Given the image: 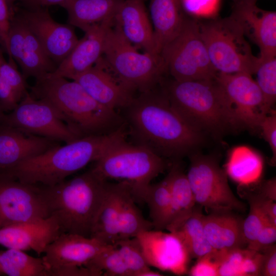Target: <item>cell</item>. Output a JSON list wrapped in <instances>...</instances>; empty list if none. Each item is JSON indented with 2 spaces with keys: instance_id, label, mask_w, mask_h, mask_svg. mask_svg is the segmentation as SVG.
Segmentation results:
<instances>
[{
  "instance_id": "cell-2",
  "label": "cell",
  "mask_w": 276,
  "mask_h": 276,
  "mask_svg": "<svg viewBox=\"0 0 276 276\" xmlns=\"http://www.w3.org/2000/svg\"><path fill=\"white\" fill-rule=\"evenodd\" d=\"M125 125L110 133L79 138L58 145L29 158L7 175L30 184L52 186L96 162L107 151L126 139Z\"/></svg>"
},
{
  "instance_id": "cell-41",
  "label": "cell",
  "mask_w": 276,
  "mask_h": 276,
  "mask_svg": "<svg viewBox=\"0 0 276 276\" xmlns=\"http://www.w3.org/2000/svg\"><path fill=\"white\" fill-rule=\"evenodd\" d=\"M259 129L270 146L272 156L270 163L275 166L276 163V112L273 109L265 114L259 123Z\"/></svg>"
},
{
  "instance_id": "cell-19",
  "label": "cell",
  "mask_w": 276,
  "mask_h": 276,
  "mask_svg": "<svg viewBox=\"0 0 276 276\" xmlns=\"http://www.w3.org/2000/svg\"><path fill=\"white\" fill-rule=\"evenodd\" d=\"M113 18L91 26L69 55L50 75L73 80L91 68L102 57L107 34Z\"/></svg>"
},
{
  "instance_id": "cell-40",
  "label": "cell",
  "mask_w": 276,
  "mask_h": 276,
  "mask_svg": "<svg viewBox=\"0 0 276 276\" xmlns=\"http://www.w3.org/2000/svg\"><path fill=\"white\" fill-rule=\"evenodd\" d=\"M189 270L191 276H219L220 251L214 250L198 259Z\"/></svg>"
},
{
  "instance_id": "cell-24",
  "label": "cell",
  "mask_w": 276,
  "mask_h": 276,
  "mask_svg": "<svg viewBox=\"0 0 276 276\" xmlns=\"http://www.w3.org/2000/svg\"><path fill=\"white\" fill-rule=\"evenodd\" d=\"M234 213L211 212L203 215L204 233L213 249L227 251L247 247L243 228L244 220Z\"/></svg>"
},
{
  "instance_id": "cell-54",
  "label": "cell",
  "mask_w": 276,
  "mask_h": 276,
  "mask_svg": "<svg viewBox=\"0 0 276 276\" xmlns=\"http://www.w3.org/2000/svg\"><path fill=\"white\" fill-rule=\"evenodd\" d=\"M0 43H1V40H0Z\"/></svg>"
},
{
  "instance_id": "cell-47",
  "label": "cell",
  "mask_w": 276,
  "mask_h": 276,
  "mask_svg": "<svg viewBox=\"0 0 276 276\" xmlns=\"http://www.w3.org/2000/svg\"><path fill=\"white\" fill-rule=\"evenodd\" d=\"M260 204V206L264 214L270 222L276 225V203L275 201L265 198L258 194H256Z\"/></svg>"
},
{
  "instance_id": "cell-25",
  "label": "cell",
  "mask_w": 276,
  "mask_h": 276,
  "mask_svg": "<svg viewBox=\"0 0 276 276\" xmlns=\"http://www.w3.org/2000/svg\"><path fill=\"white\" fill-rule=\"evenodd\" d=\"M166 177L171 192V209L166 229L173 233L190 217L197 204L179 160L174 161Z\"/></svg>"
},
{
  "instance_id": "cell-46",
  "label": "cell",
  "mask_w": 276,
  "mask_h": 276,
  "mask_svg": "<svg viewBox=\"0 0 276 276\" xmlns=\"http://www.w3.org/2000/svg\"><path fill=\"white\" fill-rule=\"evenodd\" d=\"M19 101L11 88L0 75V105L4 111H11Z\"/></svg>"
},
{
  "instance_id": "cell-32",
  "label": "cell",
  "mask_w": 276,
  "mask_h": 276,
  "mask_svg": "<svg viewBox=\"0 0 276 276\" xmlns=\"http://www.w3.org/2000/svg\"><path fill=\"white\" fill-rule=\"evenodd\" d=\"M135 200L131 187L126 182L119 212L118 241L134 238L142 232L153 229L152 224L143 217Z\"/></svg>"
},
{
  "instance_id": "cell-26",
  "label": "cell",
  "mask_w": 276,
  "mask_h": 276,
  "mask_svg": "<svg viewBox=\"0 0 276 276\" xmlns=\"http://www.w3.org/2000/svg\"><path fill=\"white\" fill-rule=\"evenodd\" d=\"M126 181L107 182L104 199L96 217L90 237L112 245L118 239V224L122 195Z\"/></svg>"
},
{
  "instance_id": "cell-12",
  "label": "cell",
  "mask_w": 276,
  "mask_h": 276,
  "mask_svg": "<svg viewBox=\"0 0 276 276\" xmlns=\"http://www.w3.org/2000/svg\"><path fill=\"white\" fill-rule=\"evenodd\" d=\"M107 245L90 237L63 233L48 245L42 258L49 276L94 275L85 266Z\"/></svg>"
},
{
  "instance_id": "cell-48",
  "label": "cell",
  "mask_w": 276,
  "mask_h": 276,
  "mask_svg": "<svg viewBox=\"0 0 276 276\" xmlns=\"http://www.w3.org/2000/svg\"><path fill=\"white\" fill-rule=\"evenodd\" d=\"M259 195L274 201H276V179L273 177L263 182Z\"/></svg>"
},
{
  "instance_id": "cell-14",
  "label": "cell",
  "mask_w": 276,
  "mask_h": 276,
  "mask_svg": "<svg viewBox=\"0 0 276 276\" xmlns=\"http://www.w3.org/2000/svg\"><path fill=\"white\" fill-rule=\"evenodd\" d=\"M216 80L223 89L241 126L259 128L266 114L262 93L251 75L246 73H218Z\"/></svg>"
},
{
  "instance_id": "cell-35",
  "label": "cell",
  "mask_w": 276,
  "mask_h": 276,
  "mask_svg": "<svg viewBox=\"0 0 276 276\" xmlns=\"http://www.w3.org/2000/svg\"><path fill=\"white\" fill-rule=\"evenodd\" d=\"M85 267L94 275L131 276L114 244L107 245Z\"/></svg>"
},
{
  "instance_id": "cell-21",
  "label": "cell",
  "mask_w": 276,
  "mask_h": 276,
  "mask_svg": "<svg viewBox=\"0 0 276 276\" xmlns=\"http://www.w3.org/2000/svg\"><path fill=\"white\" fill-rule=\"evenodd\" d=\"M62 233L52 216L0 228V244L8 248L43 254L48 245Z\"/></svg>"
},
{
  "instance_id": "cell-8",
  "label": "cell",
  "mask_w": 276,
  "mask_h": 276,
  "mask_svg": "<svg viewBox=\"0 0 276 276\" xmlns=\"http://www.w3.org/2000/svg\"><path fill=\"white\" fill-rule=\"evenodd\" d=\"M166 167L162 156L144 146L125 140L107 151L92 169L105 180L128 182L134 195L150 184Z\"/></svg>"
},
{
  "instance_id": "cell-28",
  "label": "cell",
  "mask_w": 276,
  "mask_h": 276,
  "mask_svg": "<svg viewBox=\"0 0 276 276\" xmlns=\"http://www.w3.org/2000/svg\"><path fill=\"white\" fill-rule=\"evenodd\" d=\"M121 0H67L61 6L68 14V24L84 32L113 18Z\"/></svg>"
},
{
  "instance_id": "cell-6",
  "label": "cell",
  "mask_w": 276,
  "mask_h": 276,
  "mask_svg": "<svg viewBox=\"0 0 276 276\" xmlns=\"http://www.w3.org/2000/svg\"><path fill=\"white\" fill-rule=\"evenodd\" d=\"M103 55L106 67L133 93L136 90L142 93L152 90L167 72L160 54L140 52L113 24L107 34Z\"/></svg>"
},
{
  "instance_id": "cell-13",
  "label": "cell",
  "mask_w": 276,
  "mask_h": 276,
  "mask_svg": "<svg viewBox=\"0 0 276 276\" xmlns=\"http://www.w3.org/2000/svg\"><path fill=\"white\" fill-rule=\"evenodd\" d=\"M50 216L42 185L0 175V228Z\"/></svg>"
},
{
  "instance_id": "cell-4",
  "label": "cell",
  "mask_w": 276,
  "mask_h": 276,
  "mask_svg": "<svg viewBox=\"0 0 276 276\" xmlns=\"http://www.w3.org/2000/svg\"><path fill=\"white\" fill-rule=\"evenodd\" d=\"M173 107L193 127L220 137L241 125L216 78L171 81L163 89Z\"/></svg>"
},
{
  "instance_id": "cell-43",
  "label": "cell",
  "mask_w": 276,
  "mask_h": 276,
  "mask_svg": "<svg viewBox=\"0 0 276 276\" xmlns=\"http://www.w3.org/2000/svg\"><path fill=\"white\" fill-rule=\"evenodd\" d=\"M276 241V225L268 223L258 233L255 241L247 247L260 251L265 247L274 244Z\"/></svg>"
},
{
  "instance_id": "cell-22",
  "label": "cell",
  "mask_w": 276,
  "mask_h": 276,
  "mask_svg": "<svg viewBox=\"0 0 276 276\" xmlns=\"http://www.w3.org/2000/svg\"><path fill=\"white\" fill-rule=\"evenodd\" d=\"M55 142L0 124V175L57 145Z\"/></svg>"
},
{
  "instance_id": "cell-45",
  "label": "cell",
  "mask_w": 276,
  "mask_h": 276,
  "mask_svg": "<svg viewBox=\"0 0 276 276\" xmlns=\"http://www.w3.org/2000/svg\"><path fill=\"white\" fill-rule=\"evenodd\" d=\"M11 20L7 0H0V40L7 53L8 37Z\"/></svg>"
},
{
  "instance_id": "cell-3",
  "label": "cell",
  "mask_w": 276,
  "mask_h": 276,
  "mask_svg": "<svg viewBox=\"0 0 276 276\" xmlns=\"http://www.w3.org/2000/svg\"><path fill=\"white\" fill-rule=\"evenodd\" d=\"M31 95L50 103L80 137L107 134L125 124L116 110L98 103L74 80L48 74L36 79Z\"/></svg>"
},
{
  "instance_id": "cell-34",
  "label": "cell",
  "mask_w": 276,
  "mask_h": 276,
  "mask_svg": "<svg viewBox=\"0 0 276 276\" xmlns=\"http://www.w3.org/2000/svg\"><path fill=\"white\" fill-rule=\"evenodd\" d=\"M0 267L3 274L9 276H49L42 258L16 249L0 251Z\"/></svg>"
},
{
  "instance_id": "cell-1",
  "label": "cell",
  "mask_w": 276,
  "mask_h": 276,
  "mask_svg": "<svg viewBox=\"0 0 276 276\" xmlns=\"http://www.w3.org/2000/svg\"><path fill=\"white\" fill-rule=\"evenodd\" d=\"M125 108L135 144L162 157L178 160L195 152L205 142V134L173 107L163 90L142 93Z\"/></svg>"
},
{
  "instance_id": "cell-37",
  "label": "cell",
  "mask_w": 276,
  "mask_h": 276,
  "mask_svg": "<svg viewBox=\"0 0 276 276\" xmlns=\"http://www.w3.org/2000/svg\"><path fill=\"white\" fill-rule=\"evenodd\" d=\"M131 276H141L150 269L136 237L120 240L114 244Z\"/></svg>"
},
{
  "instance_id": "cell-49",
  "label": "cell",
  "mask_w": 276,
  "mask_h": 276,
  "mask_svg": "<svg viewBox=\"0 0 276 276\" xmlns=\"http://www.w3.org/2000/svg\"><path fill=\"white\" fill-rule=\"evenodd\" d=\"M67 0H33V2L39 7H47L58 5L60 6Z\"/></svg>"
},
{
  "instance_id": "cell-16",
  "label": "cell",
  "mask_w": 276,
  "mask_h": 276,
  "mask_svg": "<svg viewBox=\"0 0 276 276\" xmlns=\"http://www.w3.org/2000/svg\"><path fill=\"white\" fill-rule=\"evenodd\" d=\"M8 55L11 63L15 60L26 78L36 79L51 73L57 65L45 54L39 41L23 20H11L8 37Z\"/></svg>"
},
{
  "instance_id": "cell-52",
  "label": "cell",
  "mask_w": 276,
  "mask_h": 276,
  "mask_svg": "<svg viewBox=\"0 0 276 276\" xmlns=\"http://www.w3.org/2000/svg\"><path fill=\"white\" fill-rule=\"evenodd\" d=\"M8 2H13V1H16V0H7Z\"/></svg>"
},
{
  "instance_id": "cell-17",
  "label": "cell",
  "mask_w": 276,
  "mask_h": 276,
  "mask_svg": "<svg viewBox=\"0 0 276 276\" xmlns=\"http://www.w3.org/2000/svg\"><path fill=\"white\" fill-rule=\"evenodd\" d=\"M136 238L150 267L177 275L187 272L191 257L175 233L151 229L140 233Z\"/></svg>"
},
{
  "instance_id": "cell-11",
  "label": "cell",
  "mask_w": 276,
  "mask_h": 276,
  "mask_svg": "<svg viewBox=\"0 0 276 276\" xmlns=\"http://www.w3.org/2000/svg\"><path fill=\"white\" fill-rule=\"evenodd\" d=\"M0 124L55 141L72 142L80 138L48 101L28 93Z\"/></svg>"
},
{
  "instance_id": "cell-7",
  "label": "cell",
  "mask_w": 276,
  "mask_h": 276,
  "mask_svg": "<svg viewBox=\"0 0 276 276\" xmlns=\"http://www.w3.org/2000/svg\"><path fill=\"white\" fill-rule=\"evenodd\" d=\"M200 35L218 73L255 74L260 59L255 56L240 25L231 16L199 21Z\"/></svg>"
},
{
  "instance_id": "cell-44",
  "label": "cell",
  "mask_w": 276,
  "mask_h": 276,
  "mask_svg": "<svg viewBox=\"0 0 276 276\" xmlns=\"http://www.w3.org/2000/svg\"><path fill=\"white\" fill-rule=\"evenodd\" d=\"M259 252L262 255L260 275H276V246L273 244Z\"/></svg>"
},
{
  "instance_id": "cell-31",
  "label": "cell",
  "mask_w": 276,
  "mask_h": 276,
  "mask_svg": "<svg viewBox=\"0 0 276 276\" xmlns=\"http://www.w3.org/2000/svg\"><path fill=\"white\" fill-rule=\"evenodd\" d=\"M261 257L247 247L220 251L219 276L260 275Z\"/></svg>"
},
{
  "instance_id": "cell-5",
  "label": "cell",
  "mask_w": 276,
  "mask_h": 276,
  "mask_svg": "<svg viewBox=\"0 0 276 276\" xmlns=\"http://www.w3.org/2000/svg\"><path fill=\"white\" fill-rule=\"evenodd\" d=\"M93 169L52 186H42L50 215L62 232L90 237L107 187Z\"/></svg>"
},
{
  "instance_id": "cell-10",
  "label": "cell",
  "mask_w": 276,
  "mask_h": 276,
  "mask_svg": "<svg viewBox=\"0 0 276 276\" xmlns=\"http://www.w3.org/2000/svg\"><path fill=\"white\" fill-rule=\"evenodd\" d=\"M189 156L190 165L186 175L197 204L211 212L245 210L244 203L232 192L227 173L215 157L197 151Z\"/></svg>"
},
{
  "instance_id": "cell-20",
  "label": "cell",
  "mask_w": 276,
  "mask_h": 276,
  "mask_svg": "<svg viewBox=\"0 0 276 276\" xmlns=\"http://www.w3.org/2000/svg\"><path fill=\"white\" fill-rule=\"evenodd\" d=\"M113 26L136 49L160 54L143 0H121L113 17Z\"/></svg>"
},
{
  "instance_id": "cell-51",
  "label": "cell",
  "mask_w": 276,
  "mask_h": 276,
  "mask_svg": "<svg viewBox=\"0 0 276 276\" xmlns=\"http://www.w3.org/2000/svg\"><path fill=\"white\" fill-rule=\"evenodd\" d=\"M5 113H4V111L3 110L1 105H0V123L2 121V118L3 117V116Z\"/></svg>"
},
{
  "instance_id": "cell-9",
  "label": "cell",
  "mask_w": 276,
  "mask_h": 276,
  "mask_svg": "<svg viewBox=\"0 0 276 276\" xmlns=\"http://www.w3.org/2000/svg\"><path fill=\"white\" fill-rule=\"evenodd\" d=\"M160 54L167 71L177 81L212 80L218 73L201 37L199 21L193 17L185 16L179 31Z\"/></svg>"
},
{
  "instance_id": "cell-36",
  "label": "cell",
  "mask_w": 276,
  "mask_h": 276,
  "mask_svg": "<svg viewBox=\"0 0 276 276\" xmlns=\"http://www.w3.org/2000/svg\"><path fill=\"white\" fill-rule=\"evenodd\" d=\"M254 74L263 96L265 112L268 113L276 101V57L260 59Z\"/></svg>"
},
{
  "instance_id": "cell-27",
  "label": "cell",
  "mask_w": 276,
  "mask_h": 276,
  "mask_svg": "<svg viewBox=\"0 0 276 276\" xmlns=\"http://www.w3.org/2000/svg\"><path fill=\"white\" fill-rule=\"evenodd\" d=\"M149 11L156 45L160 53L179 31L186 15L180 0H151Z\"/></svg>"
},
{
  "instance_id": "cell-39",
  "label": "cell",
  "mask_w": 276,
  "mask_h": 276,
  "mask_svg": "<svg viewBox=\"0 0 276 276\" xmlns=\"http://www.w3.org/2000/svg\"><path fill=\"white\" fill-rule=\"evenodd\" d=\"M0 75L11 88L19 102L28 93L26 78L15 65L7 62L0 51Z\"/></svg>"
},
{
  "instance_id": "cell-18",
  "label": "cell",
  "mask_w": 276,
  "mask_h": 276,
  "mask_svg": "<svg viewBox=\"0 0 276 276\" xmlns=\"http://www.w3.org/2000/svg\"><path fill=\"white\" fill-rule=\"evenodd\" d=\"M260 49L262 60L276 57V12L259 8L256 3H235L231 15Z\"/></svg>"
},
{
  "instance_id": "cell-15",
  "label": "cell",
  "mask_w": 276,
  "mask_h": 276,
  "mask_svg": "<svg viewBox=\"0 0 276 276\" xmlns=\"http://www.w3.org/2000/svg\"><path fill=\"white\" fill-rule=\"evenodd\" d=\"M19 17L57 66L69 55L79 40L73 26L56 21L48 10L41 7L25 11Z\"/></svg>"
},
{
  "instance_id": "cell-30",
  "label": "cell",
  "mask_w": 276,
  "mask_h": 276,
  "mask_svg": "<svg viewBox=\"0 0 276 276\" xmlns=\"http://www.w3.org/2000/svg\"><path fill=\"white\" fill-rule=\"evenodd\" d=\"M263 168L261 155L246 146L234 147L229 152L225 172L233 179L241 185L256 181Z\"/></svg>"
},
{
  "instance_id": "cell-23",
  "label": "cell",
  "mask_w": 276,
  "mask_h": 276,
  "mask_svg": "<svg viewBox=\"0 0 276 276\" xmlns=\"http://www.w3.org/2000/svg\"><path fill=\"white\" fill-rule=\"evenodd\" d=\"M72 80L79 83L98 103L116 110L127 107L134 98L109 71L102 57L91 68L78 75Z\"/></svg>"
},
{
  "instance_id": "cell-38",
  "label": "cell",
  "mask_w": 276,
  "mask_h": 276,
  "mask_svg": "<svg viewBox=\"0 0 276 276\" xmlns=\"http://www.w3.org/2000/svg\"><path fill=\"white\" fill-rule=\"evenodd\" d=\"M247 199L249 204V211L243 220V228L248 246L255 241L265 224L271 223L263 211L256 194L248 195Z\"/></svg>"
},
{
  "instance_id": "cell-33",
  "label": "cell",
  "mask_w": 276,
  "mask_h": 276,
  "mask_svg": "<svg viewBox=\"0 0 276 276\" xmlns=\"http://www.w3.org/2000/svg\"><path fill=\"white\" fill-rule=\"evenodd\" d=\"M202 207L196 204L190 217L175 232L187 249L191 258L198 259L214 250L205 236Z\"/></svg>"
},
{
  "instance_id": "cell-50",
  "label": "cell",
  "mask_w": 276,
  "mask_h": 276,
  "mask_svg": "<svg viewBox=\"0 0 276 276\" xmlns=\"http://www.w3.org/2000/svg\"><path fill=\"white\" fill-rule=\"evenodd\" d=\"M234 4L239 3H257L258 0H232Z\"/></svg>"
},
{
  "instance_id": "cell-29",
  "label": "cell",
  "mask_w": 276,
  "mask_h": 276,
  "mask_svg": "<svg viewBox=\"0 0 276 276\" xmlns=\"http://www.w3.org/2000/svg\"><path fill=\"white\" fill-rule=\"evenodd\" d=\"M133 197L135 200L139 199L147 203L153 228L166 229L171 209V192L167 177L155 184H149Z\"/></svg>"
},
{
  "instance_id": "cell-42",
  "label": "cell",
  "mask_w": 276,
  "mask_h": 276,
  "mask_svg": "<svg viewBox=\"0 0 276 276\" xmlns=\"http://www.w3.org/2000/svg\"><path fill=\"white\" fill-rule=\"evenodd\" d=\"M183 10L192 15L211 16L219 7L220 0H180Z\"/></svg>"
},
{
  "instance_id": "cell-53",
  "label": "cell",
  "mask_w": 276,
  "mask_h": 276,
  "mask_svg": "<svg viewBox=\"0 0 276 276\" xmlns=\"http://www.w3.org/2000/svg\"><path fill=\"white\" fill-rule=\"evenodd\" d=\"M0 274H3L1 269V267H0Z\"/></svg>"
}]
</instances>
